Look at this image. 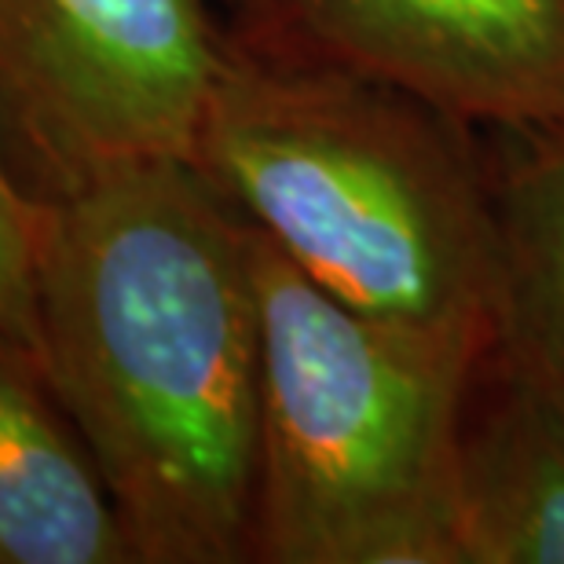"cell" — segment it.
Segmentation results:
<instances>
[{
	"label": "cell",
	"instance_id": "cell-1",
	"mask_svg": "<svg viewBox=\"0 0 564 564\" xmlns=\"http://www.w3.org/2000/svg\"><path fill=\"white\" fill-rule=\"evenodd\" d=\"M37 337L137 564H253V235L195 162L118 165L44 202Z\"/></svg>",
	"mask_w": 564,
	"mask_h": 564
},
{
	"label": "cell",
	"instance_id": "cell-2",
	"mask_svg": "<svg viewBox=\"0 0 564 564\" xmlns=\"http://www.w3.org/2000/svg\"><path fill=\"white\" fill-rule=\"evenodd\" d=\"M191 162L337 301L429 330L495 334L488 132L375 74L228 26Z\"/></svg>",
	"mask_w": 564,
	"mask_h": 564
},
{
	"label": "cell",
	"instance_id": "cell-3",
	"mask_svg": "<svg viewBox=\"0 0 564 564\" xmlns=\"http://www.w3.org/2000/svg\"><path fill=\"white\" fill-rule=\"evenodd\" d=\"M261 297L253 564H458L455 429L488 337L378 319L250 224Z\"/></svg>",
	"mask_w": 564,
	"mask_h": 564
},
{
	"label": "cell",
	"instance_id": "cell-4",
	"mask_svg": "<svg viewBox=\"0 0 564 564\" xmlns=\"http://www.w3.org/2000/svg\"><path fill=\"white\" fill-rule=\"evenodd\" d=\"M228 22L209 0H0V143L37 202L195 158Z\"/></svg>",
	"mask_w": 564,
	"mask_h": 564
},
{
	"label": "cell",
	"instance_id": "cell-5",
	"mask_svg": "<svg viewBox=\"0 0 564 564\" xmlns=\"http://www.w3.org/2000/svg\"><path fill=\"white\" fill-rule=\"evenodd\" d=\"M228 26L375 74L480 132L564 126V0H261Z\"/></svg>",
	"mask_w": 564,
	"mask_h": 564
},
{
	"label": "cell",
	"instance_id": "cell-6",
	"mask_svg": "<svg viewBox=\"0 0 564 564\" xmlns=\"http://www.w3.org/2000/svg\"><path fill=\"white\" fill-rule=\"evenodd\" d=\"M455 543L458 564H564V400L495 334L462 389Z\"/></svg>",
	"mask_w": 564,
	"mask_h": 564
},
{
	"label": "cell",
	"instance_id": "cell-7",
	"mask_svg": "<svg viewBox=\"0 0 564 564\" xmlns=\"http://www.w3.org/2000/svg\"><path fill=\"white\" fill-rule=\"evenodd\" d=\"M0 564H137L82 429L41 359L0 341Z\"/></svg>",
	"mask_w": 564,
	"mask_h": 564
},
{
	"label": "cell",
	"instance_id": "cell-8",
	"mask_svg": "<svg viewBox=\"0 0 564 564\" xmlns=\"http://www.w3.org/2000/svg\"><path fill=\"white\" fill-rule=\"evenodd\" d=\"M499 209L495 337L564 400V126L488 132Z\"/></svg>",
	"mask_w": 564,
	"mask_h": 564
},
{
	"label": "cell",
	"instance_id": "cell-9",
	"mask_svg": "<svg viewBox=\"0 0 564 564\" xmlns=\"http://www.w3.org/2000/svg\"><path fill=\"white\" fill-rule=\"evenodd\" d=\"M44 202L11 169L0 143V341L41 359L37 337V250ZM44 367V364H41Z\"/></svg>",
	"mask_w": 564,
	"mask_h": 564
},
{
	"label": "cell",
	"instance_id": "cell-10",
	"mask_svg": "<svg viewBox=\"0 0 564 564\" xmlns=\"http://www.w3.org/2000/svg\"><path fill=\"white\" fill-rule=\"evenodd\" d=\"M217 4L228 11V19H239V15H250V11L261 4V0H217Z\"/></svg>",
	"mask_w": 564,
	"mask_h": 564
}]
</instances>
